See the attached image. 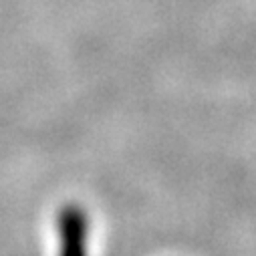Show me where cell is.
Wrapping results in <instances>:
<instances>
[{
    "label": "cell",
    "instance_id": "6da1fadb",
    "mask_svg": "<svg viewBox=\"0 0 256 256\" xmlns=\"http://www.w3.org/2000/svg\"><path fill=\"white\" fill-rule=\"evenodd\" d=\"M58 256H87L89 220L81 206L67 204L56 214Z\"/></svg>",
    "mask_w": 256,
    "mask_h": 256
}]
</instances>
